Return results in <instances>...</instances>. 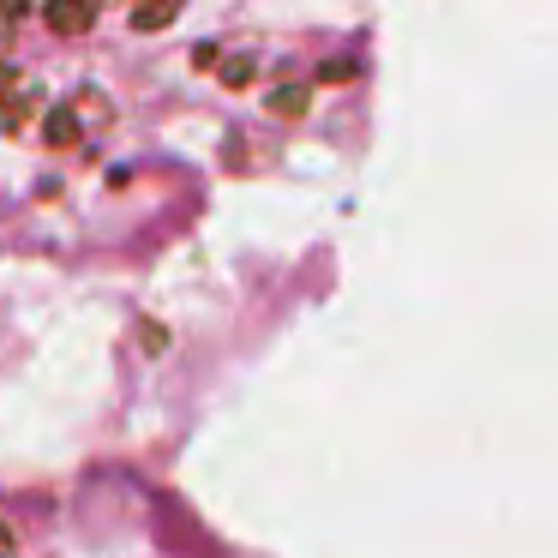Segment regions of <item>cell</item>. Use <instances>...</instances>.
<instances>
[]
</instances>
